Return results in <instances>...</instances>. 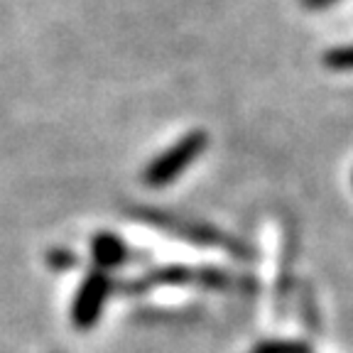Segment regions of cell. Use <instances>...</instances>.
I'll return each mask as SVG.
<instances>
[{
	"label": "cell",
	"instance_id": "obj_1",
	"mask_svg": "<svg viewBox=\"0 0 353 353\" xmlns=\"http://www.w3.org/2000/svg\"><path fill=\"white\" fill-rule=\"evenodd\" d=\"M130 216L140 223H148L152 228L170 233L172 238L187 241L192 245H201V248H221L228 255L238 260H248L250 250L243 241L236 236H228L221 228L211 226L209 221L192 219V216L174 214V211H162V209H150V206H132Z\"/></svg>",
	"mask_w": 353,
	"mask_h": 353
},
{
	"label": "cell",
	"instance_id": "obj_2",
	"mask_svg": "<svg viewBox=\"0 0 353 353\" xmlns=\"http://www.w3.org/2000/svg\"><path fill=\"white\" fill-rule=\"evenodd\" d=\"M206 148H209L206 130H189L187 135H182L176 143H172L148 162V167L143 170V184L150 189L170 187L204 154Z\"/></svg>",
	"mask_w": 353,
	"mask_h": 353
},
{
	"label": "cell",
	"instance_id": "obj_3",
	"mask_svg": "<svg viewBox=\"0 0 353 353\" xmlns=\"http://www.w3.org/2000/svg\"><path fill=\"white\" fill-rule=\"evenodd\" d=\"M110 292H113L110 272H103V270H99V268L86 272L72 302L74 329H79V331L94 329V326L99 324L101 314H103V307H105V302H108Z\"/></svg>",
	"mask_w": 353,
	"mask_h": 353
},
{
	"label": "cell",
	"instance_id": "obj_4",
	"mask_svg": "<svg viewBox=\"0 0 353 353\" xmlns=\"http://www.w3.org/2000/svg\"><path fill=\"white\" fill-rule=\"evenodd\" d=\"M91 255H94L96 268L103 272L116 270V268H121V265H125L130 260L128 258L130 250L125 248V243L116 233H108V231L94 236V241H91Z\"/></svg>",
	"mask_w": 353,
	"mask_h": 353
},
{
	"label": "cell",
	"instance_id": "obj_5",
	"mask_svg": "<svg viewBox=\"0 0 353 353\" xmlns=\"http://www.w3.org/2000/svg\"><path fill=\"white\" fill-rule=\"evenodd\" d=\"M248 353H312V346L299 339H268L253 346Z\"/></svg>",
	"mask_w": 353,
	"mask_h": 353
},
{
	"label": "cell",
	"instance_id": "obj_6",
	"mask_svg": "<svg viewBox=\"0 0 353 353\" xmlns=\"http://www.w3.org/2000/svg\"><path fill=\"white\" fill-rule=\"evenodd\" d=\"M321 64L329 72H353V44H341V47H331L321 57Z\"/></svg>",
	"mask_w": 353,
	"mask_h": 353
},
{
	"label": "cell",
	"instance_id": "obj_7",
	"mask_svg": "<svg viewBox=\"0 0 353 353\" xmlns=\"http://www.w3.org/2000/svg\"><path fill=\"white\" fill-rule=\"evenodd\" d=\"M47 263L54 268V270H69V268H74L77 265V255L72 253V250H52L50 255H47Z\"/></svg>",
	"mask_w": 353,
	"mask_h": 353
},
{
	"label": "cell",
	"instance_id": "obj_8",
	"mask_svg": "<svg viewBox=\"0 0 353 353\" xmlns=\"http://www.w3.org/2000/svg\"><path fill=\"white\" fill-rule=\"evenodd\" d=\"M302 3L304 10H312V12H319V10H326V8H334L339 6L341 0H299Z\"/></svg>",
	"mask_w": 353,
	"mask_h": 353
},
{
	"label": "cell",
	"instance_id": "obj_9",
	"mask_svg": "<svg viewBox=\"0 0 353 353\" xmlns=\"http://www.w3.org/2000/svg\"><path fill=\"white\" fill-rule=\"evenodd\" d=\"M351 182H353V176H351Z\"/></svg>",
	"mask_w": 353,
	"mask_h": 353
}]
</instances>
